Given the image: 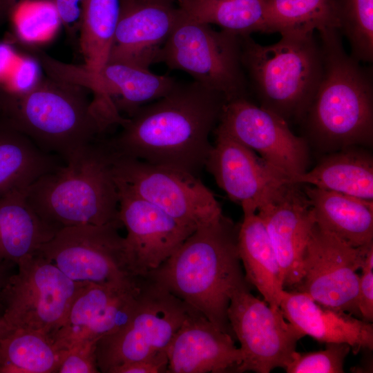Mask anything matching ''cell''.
Here are the masks:
<instances>
[{"label":"cell","mask_w":373,"mask_h":373,"mask_svg":"<svg viewBox=\"0 0 373 373\" xmlns=\"http://www.w3.org/2000/svg\"><path fill=\"white\" fill-rule=\"evenodd\" d=\"M227 100L193 81L125 118L121 131L105 142L117 156L173 167L198 176L212 144L209 135Z\"/></svg>","instance_id":"6da1fadb"},{"label":"cell","mask_w":373,"mask_h":373,"mask_svg":"<svg viewBox=\"0 0 373 373\" xmlns=\"http://www.w3.org/2000/svg\"><path fill=\"white\" fill-rule=\"evenodd\" d=\"M239 224L223 213L198 227L146 276L233 338L227 311L233 294L251 287L238 252Z\"/></svg>","instance_id":"7a4b0ae2"},{"label":"cell","mask_w":373,"mask_h":373,"mask_svg":"<svg viewBox=\"0 0 373 373\" xmlns=\"http://www.w3.org/2000/svg\"><path fill=\"white\" fill-rule=\"evenodd\" d=\"M318 32L323 71L301 119L307 135L316 146L327 152L370 146L373 140L371 75L346 52L338 28Z\"/></svg>","instance_id":"3957f363"},{"label":"cell","mask_w":373,"mask_h":373,"mask_svg":"<svg viewBox=\"0 0 373 373\" xmlns=\"http://www.w3.org/2000/svg\"><path fill=\"white\" fill-rule=\"evenodd\" d=\"M88 89L47 75L30 87H3L0 113L44 151L64 162L114 125Z\"/></svg>","instance_id":"277c9868"},{"label":"cell","mask_w":373,"mask_h":373,"mask_svg":"<svg viewBox=\"0 0 373 373\" xmlns=\"http://www.w3.org/2000/svg\"><path fill=\"white\" fill-rule=\"evenodd\" d=\"M27 198L57 231L121 222L113 155L105 140L99 138L82 147L55 170L40 176L28 187Z\"/></svg>","instance_id":"5b68a950"},{"label":"cell","mask_w":373,"mask_h":373,"mask_svg":"<svg viewBox=\"0 0 373 373\" xmlns=\"http://www.w3.org/2000/svg\"><path fill=\"white\" fill-rule=\"evenodd\" d=\"M262 46L249 35L240 36L241 61L262 108L285 120L301 119L320 82L321 45L314 32L281 35Z\"/></svg>","instance_id":"8992f818"},{"label":"cell","mask_w":373,"mask_h":373,"mask_svg":"<svg viewBox=\"0 0 373 373\" xmlns=\"http://www.w3.org/2000/svg\"><path fill=\"white\" fill-rule=\"evenodd\" d=\"M162 61L171 69L187 73L195 82L223 95L227 102L245 97L240 36L216 31L181 10L163 48Z\"/></svg>","instance_id":"52a82bcc"},{"label":"cell","mask_w":373,"mask_h":373,"mask_svg":"<svg viewBox=\"0 0 373 373\" xmlns=\"http://www.w3.org/2000/svg\"><path fill=\"white\" fill-rule=\"evenodd\" d=\"M17 267L1 294V316L9 330L21 328L51 336L86 284L70 279L39 252Z\"/></svg>","instance_id":"ba28073f"},{"label":"cell","mask_w":373,"mask_h":373,"mask_svg":"<svg viewBox=\"0 0 373 373\" xmlns=\"http://www.w3.org/2000/svg\"><path fill=\"white\" fill-rule=\"evenodd\" d=\"M193 309L147 276L136 310L122 329L96 343L99 372L151 357L166 349Z\"/></svg>","instance_id":"9c48e42d"},{"label":"cell","mask_w":373,"mask_h":373,"mask_svg":"<svg viewBox=\"0 0 373 373\" xmlns=\"http://www.w3.org/2000/svg\"><path fill=\"white\" fill-rule=\"evenodd\" d=\"M121 222L82 224L57 231L38 251L80 284L119 285L135 278L125 251Z\"/></svg>","instance_id":"30bf717a"},{"label":"cell","mask_w":373,"mask_h":373,"mask_svg":"<svg viewBox=\"0 0 373 373\" xmlns=\"http://www.w3.org/2000/svg\"><path fill=\"white\" fill-rule=\"evenodd\" d=\"M113 155L116 178L180 223L196 229L222 214L220 204L198 176Z\"/></svg>","instance_id":"8fae6325"},{"label":"cell","mask_w":373,"mask_h":373,"mask_svg":"<svg viewBox=\"0 0 373 373\" xmlns=\"http://www.w3.org/2000/svg\"><path fill=\"white\" fill-rule=\"evenodd\" d=\"M372 245L373 242L350 246L316 223L303 256L300 280L289 290L305 294L321 305L361 318L356 271Z\"/></svg>","instance_id":"7c38bea8"},{"label":"cell","mask_w":373,"mask_h":373,"mask_svg":"<svg viewBox=\"0 0 373 373\" xmlns=\"http://www.w3.org/2000/svg\"><path fill=\"white\" fill-rule=\"evenodd\" d=\"M242 361L236 372L269 373L291 361L298 341L306 335L289 323L280 307L273 308L254 296L250 287L236 290L227 311Z\"/></svg>","instance_id":"4fadbf2b"},{"label":"cell","mask_w":373,"mask_h":373,"mask_svg":"<svg viewBox=\"0 0 373 373\" xmlns=\"http://www.w3.org/2000/svg\"><path fill=\"white\" fill-rule=\"evenodd\" d=\"M34 55L46 75L88 89L95 97L113 104L119 113L124 111L129 117L166 95L178 83L171 77L127 64L107 62L93 72L83 64L64 63L39 50Z\"/></svg>","instance_id":"5bb4252c"},{"label":"cell","mask_w":373,"mask_h":373,"mask_svg":"<svg viewBox=\"0 0 373 373\" xmlns=\"http://www.w3.org/2000/svg\"><path fill=\"white\" fill-rule=\"evenodd\" d=\"M218 126L260 154L289 180L307 171L308 142L294 135L287 122L246 97L226 102Z\"/></svg>","instance_id":"9a60e30c"},{"label":"cell","mask_w":373,"mask_h":373,"mask_svg":"<svg viewBox=\"0 0 373 373\" xmlns=\"http://www.w3.org/2000/svg\"><path fill=\"white\" fill-rule=\"evenodd\" d=\"M145 277L119 285L86 284L75 296L64 321L51 335L55 347L64 351L124 327L133 317Z\"/></svg>","instance_id":"2e32d148"},{"label":"cell","mask_w":373,"mask_h":373,"mask_svg":"<svg viewBox=\"0 0 373 373\" xmlns=\"http://www.w3.org/2000/svg\"><path fill=\"white\" fill-rule=\"evenodd\" d=\"M116 179L119 218L127 231L124 245L128 266L135 276L145 277L195 229L180 223Z\"/></svg>","instance_id":"e0dca14e"},{"label":"cell","mask_w":373,"mask_h":373,"mask_svg":"<svg viewBox=\"0 0 373 373\" xmlns=\"http://www.w3.org/2000/svg\"><path fill=\"white\" fill-rule=\"evenodd\" d=\"M216 140L205 167L229 198L241 206L243 213L258 208L288 179L217 126Z\"/></svg>","instance_id":"ac0fdd59"},{"label":"cell","mask_w":373,"mask_h":373,"mask_svg":"<svg viewBox=\"0 0 373 373\" xmlns=\"http://www.w3.org/2000/svg\"><path fill=\"white\" fill-rule=\"evenodd\" d=\"M275 251L285 290L297 284L302 260L316 224L310 202L300 184L287 182L257 209Z\"/></svg>","instance_id":"d6986e66"},{"label":"cell","mask_w":373,"mask_h":373,"mask_svg":"<svg viewBox=\"0 0 373 373\" xmlns=\"http://www.w3.org/2000/svg\"><path fill=\"white\" fill-rule=\"evenodd\" d=\"M120 13L108 62L149 69L162 61L164 45L180 15L173 3L120 0Z\"/></svg>","instance_id":"ffe728a7"},{"label":"cell","mask_w":373,"mask_h":373,"mask_svg":"<svg viewBox=\"0 0 373 373\" xmlns=\"http://www.w3.org/2000/svg\"><path fill=\"white\" fill-rule=\"evenodd\" d=\"M166 353V373L236 372L242 361L234 338L193 309L175 334Z\"/></svg>","instance_id":"44dd1931"},{"label":"cell","mask_w":373,"mask_h":373,"mask_svg":"<svg viewBox=\"0 0 373 373\" xmlns=\"http://www.w3.org/2000/svg\"><path fill=\"white\" fill-rule=\"evenodd\" d=\"M280 308L289 323L321 343H346L354 354L373 349L371 322L321 305L305 294L285 289Z\"/></svg>","instance_id":"7402d4cb"},{"label":"cell","mask_w":373,"mask_h":373,"mask_svg":"<svg viewBox=\"0 0 373 373\" xmlns=\"http://www.w3.org/2000/svg\"><path fill=\"white\" fill-rule=\"evenodd\" d=\"M27 189L0 195V265L17 266L37 254L57 231L32 208Z\"/></svg>","instance_id":"603a6c76"},{"label":"cell","mask_w":373,"mask_h":373,"mask_svg":"<svg viewBox=\"0 0 373 373\" xmlns=\"http://www.w3.org/2000/svg\"><path fill=\"white\" fill-rule=\"evenodd\" d=\"M302 186L318 227L352 247L373 242V201Z\"/></svg>","instance_id":"cb8c5ba5"},{"label":"cell","mask_w":373,"mask_h":373,"mask_svg":"<svg viewBox=\"0 0 373 373\" xmlns=\"http://www.w3.org/2000/svg\"><path fill=\"white\" fill-rule=\"evenodd\" d=\"M360 148L331 152L312 170L290 178L289 182L373 201V158Z\"/></svg>","instance_id":"d4e9b609"},{"label":"cell","mask_w":373,"mask_h":373,"mask_svg":"<svg viewBox=\"0 0 373 373\" xmlns=\"http://www.w3.org/2000/svg\"><path fill=\"white\" fill-rule=\"evenodd\" d=\"M239 224L238 252L247 283L273 308L284 291L280 266L265 227L256 212L245 213Z\"/></svg>","instance_id":"484cf974"},{"label":"cell","mask_w":373,"mask_h":373,"mask_svg":"<svg viewBox=\"0 0 373 373\" xmlns=\"http://www.w3.org/2000/svg\"><path fill=\"white\" fill-rule=\"evenodd\" d=\"M59 157L41 150L0 113V195L27 189L58 168Z\"/></svg>","instance_id":"4316f807"},{"label":"cell","mask_w":373,"mask_h":373,"mask_svg":"<svg viewBox=\"0 0 373 373\" xmlns=\"http://www.w3.org/2000/svg\"><path fill=\"white\" fill-rule=\"evenodd\" d=\"M61 354L49 335L10 329L0 341V373H57Z\"/></svg>","instance_id":"83f0119b"},{"label":"cell","mask_w":373,"mask_h":373,"mask_svg":"<svg viewBox=\"0 0 373 373\" xmlns=\"http://www.w3.org/2000/svg\"><path fill=\"white\" fill-rule=\"evenodd\" d=\"M179 8L193 19L238 36L269 32L265 0H200Z\"/></svg>","instance_id":"f1b7e54d"},{"label":"cell","mask_w":373,"mask_h":373,"mask_svg":"<svg viewBox=\"0 0 373 373\" xmlns=\"http://www.w3.org/2000/svg\"><path fill=\"white\" fill-rule=\"evenodd\" d=\"M120 0H83L80 48L87 69L99 71L107 62L120 13Z\"/></svg>","instance_id":"f546056e"},{"label":"cell","mask_w":373,"mask_h":373,"mask_svg":"<svg viewBox=\"0 0 373 373\" xmlns=\"http://www.w3.org/2000/svg\"><path fill=\"white\" fill-rule=\"evenodd\" d=\"M269 32L311 33L338 28L336 0H265Z\"/></svg>","instance_id":"4dcf8cb0"},{"label":"cell","mask_w":373,"mask_h":373,"mask_svg":"<svg viewBox=\"0 0 373 373\" xmlns=\"http://www.w3.org/2000/svg\"><path fill=\"white\" fill-rule=\"evenodd\" d=\"M339 30L347 38L352 56L358 61L373 60V0H336Z\"/></svg>","instance_id":"1f68e13d"},{"label":"cell","mask_w":373,"mask_h":373,"mask_svg":"<svg viewBox=\"0 0 373 373\" xmlns=\"http://www.w3.org/2000/svg\"><path fill=\"white\" fill-rule=\"evenodd\" d=\"M351 347L346 343H325L323 350L294 352L285 367L287 373H343L344 362Z\"/></svg>","instance_id":"d6a6232c"},{"label":"cell","mask_w":373,"mask_h":373,"mask_svg":"<svg viewBox=\"0 0 373 373\" xmlns=\"http://www.w3.org/2000/svg\"><path fill=\"white\" fill-rule=\"evenodd\" d=\"M96 342H86L61 352L57 373H98Z\"/></svg>","instance_id":"836d02e7"},{"label":"cell","mask_w":373,"mask_h":373,"mask_svg":"<svg viewBox=\"0 0 373 373\" xmlns=\"http://www.w3.org/2000/svg\"><path fill=\"white\" fill-rule=\"evenodd\" d=\"M359 276L358 307L361 318L367 322L373 321V245L368 249Z\"/></svg>","instance_id":"e575fe53"},{"label":"cell","mask_w":373,"mask_h":373,"mask_svg":"<svg viewBox=\"0 0 373 373\" xmlns=\"http://www.w3.org/2000/svg\"><path fill=\"white\" fill-rule=\"evenodd\" d=\"M166 351L151 357L128 362L113 368L110 373H164L168 367Z\"/></svg>","instance_id":"d590c367"},{"label":"cell","mask_w":373,"mask_h":373,"mask_svg":"<svg viewBox=\"0 0 373 373\" xmlns=\"http://www.w3.org/2000/svg\"><path fill=\"white\" fill-rule=\"evenodd\" d=\"M50 3L59 19L65 25H72L80 19L83 0H37Z\"/></svg>","instance_id":"8d00e7d4"},{"label":"cell","mask_w":373,"mask_h":373,"mask_svg":"<svg viewBox=\"0 0 373 373\" xmlns=\"http://www.w3.org/2000/svg\"><path fill=\"white\" fill-rule=\"evenodd\" d=\"M11 265L1 264L0 265V307H1V291L11 274H9L8 269Z\"/></svg>","instance_id":"74e56055"},{"label":"cell","mask_w":373,"mask_h":373,"mask_svg":"<svg viewBox=\"0 0 373 373\" xmlns=\"http://www.w3.org/2000/svg\"><path fill=\"white\" fill-rule=\"evenodd\" d=\"M21 0H0L1 10L4 16L8 15L13 11Z\"/></svg>","instance_id":"f35d334b"},{"label":"cell","mask_w":373,"mask_h":373,"mask_svg":"<svg viewBox=\"0 0 373 373\" xmlns=\"http://www.w3.org/2000/svg\"><path fill=\"white\" fill-rule=\"evenodd\" d=\"M9 331V328L3 320L1 315H0V341L4 336V335Z\"/></svg>","instance_id":"ab89813d"},{"label":"cell","mask_w":373,"mask_h":373,"mask_svg":"<svg viewBox=\"0 0 373 373\" xmlns=\"http://www.w3.org/2000/svg\"><path fill=\"white\" fill-rule=\"evenodd\" d=\"M140 1L160 2V3H173V0H140Z\"/></svg>","instance_id":"60d3db41"},{"label":"cell","mask_w":373,"mask_h":373,"mask_svg":"<svg viewBox=\"0 0 373 373\" xmlns=\"http://www.w3.org/2000/svg\"><path fill=\"white\" fill-rule=\"evenodd\" d=\"M178 3H179V6H181V5H183V4L198 1H200V0H178Z\"/></svg>","instance_id":"b9f144b4"},{"label":"cell","mask_w":373,"mask_h":373,"mask_svg":"<svg viewBox=\"0 0 373 373\" xmlns=\"http://www.w3.org/2000/svg\"><path fill=\"white\" fill-rule=\"evenodd\" d=\"M4 15L3 13V11L1 10V3H0V20H1L4 17Z\"/></svg>","instance_id":"7bdbcfd3"},{"label":"cell","mask_w":373,"mask_h":373,"mask_svg":"<svg viewBox=\"0 0 373 373\" xmlns=\"http://www.w3.org/2000/svg\"><path fill=\"white\" fill-rule=\"evenodd\" d=\"M1 86H0V95H1Z\"/></svg>","instance_id":"ee69618b"}]
</instances>
